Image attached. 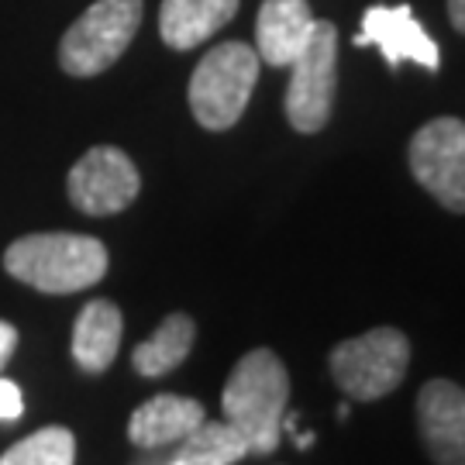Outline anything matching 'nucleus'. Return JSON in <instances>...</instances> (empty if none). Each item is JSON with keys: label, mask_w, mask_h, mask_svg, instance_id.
<instances>
[{"label": "nucleus", "mask_w": 465, "mask_h": 465, "mask_svg": "<svg viewBox=\"0 0 465 465\" xmlns=\"http://www.w3.org/2000/svg\"><path fill=\"white\" fill-rule=\"evenodd\" d=\"M290 372L272 349H252L234 362L221 393L224 420L245 438L249 455H272L282 441Z\"/></svg>", "instance_id": "f257e3e1"}, {"label": "nucleus", "mask_w": 465, "mask_h": 465, "mask_svg": "<svg viewBox=\"0 0 465 465\" xmlns=\"http://www.w3.org/2000/svg\"><path fill=\"white\" fill-rule=\"evenodd\" d=\"M4 269L38 293L69 297L97 286L107 276V249L97 238L76 232L25 234L7 245Z\"/></svg>", "instance_id": "f03ea898"}, {"label": "nucleus", "mask_w": 465, "mask_h": 465, "mask_svg": "<svg viewBox=\"0 0 465 465\" xmlns=\"http://www.w3.org/2000/svg\"><path fill=\"white\" fill-rule=\"evenodd\" d=\"M259 84V55L245 42L214 45L193 69L190 80V111L200 128L228 132L238 124Z\"/></svg>", "instance_id": "7ed1b4c3"}, {"label": "nucleus", "mask_w": 465, "mask_h": 465, "mask_svg": "<svg viewBox=\"0 0 465 465\" xmlns=\"http://www.w3.org/2000/svg\"><path fill=\"white\" fill-rule=\"evenodd\" d=\"M142 0H97L66 28L59 42V66L76 80L100 76L132 45L142 25Z\"/></svg>", "instance_id": "20e7f679"}, {"label": "nucleus", "mask_w": 465, "mask_h": 465, "mask_svg": "<svg viewBox=\"0 0 465 465\" xmlns=\"http://www.w3.org/2000/svg\"><path fill=\"white\" fill-rule=\"evenodd\" d=\"M290 69L293 76L282 100L286 121L300 134H317L331 121L334 94H338V28L331 21H314Z\"/></svg>", "instance_id": "39448f33"}, {"label": "nucleus", "mask_w": 465, "mask_h": 465, "mask_svg": "<svg viewBox=\"0 0 465 465\" xmlns=\"http://www.w3.org/2000/svg\"><path fill=\"white\" fill-rule=\"evenodd\" d=\"M411 366V341L397 328H369L331 349V376L351 400L393 393Z\"/></svg>", "instance_id": "423d86ee"}, {"label": "nucleus", "mask_w": 465, "mask_h": 465, "mask_svg": "<svg viewBox=\"0 0 465 465\" xmlns=\"http://www.w3.org/2000/svg\"><path fill=\"white\" fill-rule=\"evenodd\" d=\"M414 180L445 211H465V124L459 117H434L417 128L407 149Z\"/></svg>", "instance_id": "0eeeda50"}, {"label": "nucleus", "mask_w": 465, "mask_h": 465, "mask_svg": "<svg viewBox=\"0 0 465 465\" xmlns=\"http://www.w3.org/2000/svg\"><path fill=\"white\" fill-rule=\"evenodd\" d=\"M142 190L134 163L114 145H97L76 159L69 169L66 193L76 211L90 217H111L128 211Z\"/></svg>", "instance_id": "6e6552de"}, {"label": "nucleus", "mask_w": 465, "mask_h": 465, "mask_svg": "<svg viewBox=\"0 0 465 465\" xmlns=\"http://www.w3.org/2000/svg\"><path fill=\"white\" fill-rule=\"evenodd\" d=\"M417 431L434 465H465V393L459 382L431 380L420 386Z\"/></svg>", "instance_id": "1a4fd4ad"}, {"label": "nucleus", "mask_w": 465, "mask_h": 465, "mask_svg": "<svg viewBox=\"0 0 465 465\" xmlns=\"http://www.w3.org/2000/svg\"><path fill=\"white\" fill-rule=\"evenodd\" d=\"M376 42L386 55L390 66H400L407 59H414L417 66L438 69L441 66V52L434 45V38L414 21V11L407 4L400 7H369L362 15V35H355V45Z\"/></svg>", "instance_id": "9d476101"}, {"label": "nucleus", "mask_w": 465, "mask_h": 465, "mask_svg": "<svg viewBox=\"0 0 465 465\" xmlns=\"http://www.w3.org/2000/svg\"><path fill=\"white\" fill-rule=\"evenodd\" d=\"M207 420L203 403L193 397H180V393H159V397L145 400L128 420V438L134 449L155 451L180 445L186 434L197 431Z\"/></svg>", "instance_id": "9b49d317"}, {"label": "nucleus", "mask_w": 465, "mask_h": 465, "mask_svg": "<svg viewBox=\"0 0 465 465\" xmlns=\"http://www.w3.org/2000/svg\"><path fill=\"white\" fill-rule=\"evenodd\" d=\"M314 28V11L307 0H262L255 17L259 59L269 66H290Z\"/></svg>", "instance_id": "f8f14e48"}, {"label": "nucleus", "mask_w": 465, "mask_h": 465, "mask_svg": "<svg viewBox=\"0 0 465 465\" xmlns=\"http://www.w3.org/2000/svg\"><path fill=\"white\" fill-rule=\"evenodd\" d=\"M124 334V317L114 300H90L73 324V359L76 366L97 376L114 366Z\"/></svg>", "instance_id": "ddd939ff"}, {"label": "nucleus", "mask_w": 465, "mask_h": 465, "mask_svg": "<svg viewBox=\"0 0 465 465\" xmlns=\"http://www.w3.org/2000/svg\"><path fill=\"white\" fill-rule=\"evenodd\" d=\"M238 15V0H163L159 35L169 49L190 52L203 45Z\"/></svg>", "instance_id": "4468645a"}, {"label": "nucleus", "mask_w": 465, "mask_h": 465, "mask_svg": "<svg viewBox=\"0 0 465 465\" xmlns=\"http://www.w3.org/2000/svg\"><path fill=\"white\" fill-rule=\"evenodd\" d=\"M193 341H197V324H193V317L190 314H169L155 334H152L149 341H142V345H134L132 351V366L138 376H145V380H159V376H166L173 369H180L186 362V355L193 349Z\"/></svg>", "instance_id": "2eb2a0df"}, {"label": "nucleus", "mask_w": 465, "mask_h": 465, "mask_svg": "<svg viewBox=\"0 0 465 465\" xmlns=\"http://www.w3.org/2000/svg\"><path fill=\"white\" fill-rule=\"evenodd\" d=\"M249 455L245 438L228 420H203L169 451V465H238Z\"/></svg>", "instance_id": "dca6fc26"}, {"label": "nucleus", "mask_w": 465, "mask_h": 465, "mask_svg": "<svg viewBox=\"0 0 465 465\" xmlns=\"http://www.w3.org/2000/svg\"><path fill=\"white\" fill-rule=\"evenodd\" d=\"M76 462V438L69 428H42L21 438L17 445L0 455V465H73Z\"/></svg>", "instance_id": "f3484780"}, {"label": "nucleus", "mask_w": 465, "mask_h": 465, "mask_svg": "<svg viewBox=\"0 0 465 465\" xmlns=\"http://www.w3.org/2000/svg\"><path fill=\"white\" fill-rule=\"evenodd\" d=\"M25 411V400H21V390H17V382L11 380H0V424H7V420H17Z\"/></svg>", "instance_id": "a211bd4d"}, {"label": "nucleus", "mask_w": 465, "mask_h": 465, "mask_svg": "<svg viewBox=\"0 0 465 465\" xmlns=\"http://www.w3.org/2000/svg\"><path fill=\"white\" fill-rule=\"evenodd\" d=\"M15 349H17V328L15 324H7V321H0V372L7 369Z\"/></svg>", "instance_id": "6ab92c4d"}, {"label": "nucleus", "mask_w": 465, "mask_h": 465, "mask_svg": "<svg viewBox=\"0 0 465 465\" xmlns=\"http://www.w3.org/2000/svg\"><path fill=\"white\" fill-rule=\"evenodd\" d=\"M132 465H169V449H155V451H142Z\"/></svg>", "instance_id": "aec40b11"}, {"label": "nucleus", "mask_w": 465, "mask_h": 465, "mask_svg": "<svg viewBox=\"0 0 465 465\" xmlns=\"http://www.w3.org/2000/svg\"><path fill=\"white\" fill-rule=\"evenodd\" d=\"M449 15L455 32H465V0H449Z\"/></svg>", "instance_id": "412c9836"}]
</instances>
